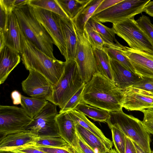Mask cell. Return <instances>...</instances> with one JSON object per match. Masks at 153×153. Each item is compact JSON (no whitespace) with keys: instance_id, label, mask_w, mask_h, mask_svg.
<instances>
[{"instance_id":"32","label":"cell","mask_w":153,"mask_h":153,"mask_svg":"<svg viewBox=\"0 0 153 153\" xmlns=\"http://www.w3.org/2000/svg\"><path fill=\"white\" fill-rule=\"evenodd\" d=\"M84 31L92 48L102 50L105 42L88 22L85 26Z\"/></svg>"},{"instance_id":"24","label":"cell","mask_w":153,"mask_h":153,"mask_svg":"<svg viewBox=\"0 0 153 153\" xmlns=\"http://www.w3.org/2000/svg\"><path fill=\"white\" fill-rule=\"evenodd\" d=\"M76 131L96 153H105L109 151L105 144L90 131L79 124L76 125Z\"/></svg>"},{"instance_id":"54","label":"cell","mask_w":153,"mask_h":153,"mask_svg":"<svg viewBox=\"0 0 153 153\" xmlns=\"http://www.w3.org/2000/svg\"><path fill=\"white\" fill-rule=\"evenodd\" d=\"M105 153H110L109 151H107Z\"/></svg>"},{"instance_id":"48","label":"cell","mask_w":153,"mask_h":153,"mask_svg":"<svg viewBox=\"0 0 153 153\" xmlns=\"http://www.w3.org/2000/svg\"><path fill=\"white\" fill-rule=\"evenodd\" d=\"M5 45H6L3 32L0 31V50H1Z\"/></svg>"},{"instance_id":"23","label":"cell","mask_w":153,"mask_h":153,"mask_svg":"<svg viewBox=\"0 0 153 153\" xmlns=\"http://www.w3.org/2000/svg\"><path fill=\"white\" fill-rule=\"evenodd\" d=\"M91 0H56L68 18L73 20Z\"/></svg>"},{"instance_id":"51","label":"cell","mask_w":153,"mask_h":153,"mask_svg":"<svg viewBox=\"0 0 153 153\" xmlns=\"http://www.w3.org/2000/svg\"><path fill=\"white\" fill-rule=\"evenodd\" d=\"M0 153H17L10 151H0Z\"/></svg>"},{"instance_id":"34","label":"cell","mask_w":153,"mask_h":153,"mask_svg":"<svg viewBox=\"0 0 153 153\" xmlns=\"http://www.w3.org/2000/svg\"><path fill=\"white\" fill-rule=\"evenodd\" d=\"M137 24L153 45V25L150 18L142 15L136 20Z\"/></svg>"},{"instance_id":"26","label":"cell","mask_w":153,"mask_h":153,"mask_svg":"<svg viewBox=\"0 0 153 153\" xmlns=\"http://www.w3.org/2000/svg\"><path fill=\"white\" fill-rule=\"evenodd\" d=\"M115 42L114 44L111 45L105 43L102 50L106 53L110 59L118 62L132 72L135 74L129 59L122 53L117 43L115 41Z\"/></svg>"},{"instance_id":"14","label":"cell","mask_w":153,"mask_h":153,"mask_svg":"<svg viewBox=\"0 0 153 153\" xmlns=\"http://www.w3.org/2000/svg\"><path fill=\"white\" fill-rule=\"evenodd\" d=\"M40 137L29 130L0 138V151H14L36 146Z\"/></svg>"},{"instance_id":"13","label":"cell","mask_w":153,"mask_h":153,"mask_svg":"<svg viewBox=\"0 0 153 153\" xmlns=\"http://www.w3.org/2000/svg\"><path fill=\"white\" fill-rule=\"evenodd\" d=\"M116 42L122 53L129 59L136 74L141 77L153 78V56L123 46L117 40Z\"/></svg>"},{"instance_id":"21","label":"cell","mask_w":153,"mask_h":153,"mask_svg":"<svg viewBox=\"0 0 153 153\" xmlns=\"http://www.w3.org/2000/svg\"><path fill=\"white\" fill-rule=\"evenodd\" d=\"M76 125L79 124L91 131L105 144L109 150L112 149V142L104 135L102 131L81 112L75 109L68 111Z\"/></svg>"},{"instance_id":"44","label":"cell","mask_w":153,"mask_h":153,"mask_svg":"<svg viewBox=\"0 0 153 153\" xmlns=\"http://www.w3.org/2000/svg\"><path fill=\"white\" fill-rule=\"evenodd\" d=\"M11 97L14 105H22V95L18 91L14 90L11 94Z\"/></svg>"},{"instance_id":"49","label":"cell","mask_w":153,"mask_h":153,"mask_svg":"<svg viewBox=\"0 0 153 153\" xmlns=\"http://www.w3.org/2000/svg\"><path fill=\"white\" fill-rule=\"evenodd\" d=\"M133 142L137 153H145L144 151L137 144Z\"/></svg>"},{"instance_id":"43","label":"cell","mask_w":153,"mask_h":153,"mask_svg":"<svg viewBox=\"0 0 153 153\" xmlns=\"http://www.w3.org/2000/svg\"><path fill=\"white\" fill-rule=\"evenodd\" d=\"M125 153H137L133 142L126 136Z\"/></svg>"},{"instance_id":"8","label":"cell","mask_w":153,"mask_h":153,"mask_svg":"<svg viewBox=\"0 0 153 153\" xmlns=\"http://www.w3.org/2000/svg\"><path fill=\"white\" fill-rule=\"evenodd\" d=\"M32 120L22 107L0 105V138L26 130Z\"/></svg>"},{"instance_id":"55","label":"cell","mask_w":153,"mask_h":153,"mask_svg":"<svg viewBox=\"0 0 153 153\" xmlns=\"http://www.w3.org/2000/svg\"><path fill=\"white\" fill-rule=\"evenodd\" d=\"M152 153H153V152H152Z\"/></svg>"},{"instance_id":"25","label":"cell","mask_w":153,"mask_h":153,"mask_svg":"<svg viewBox=\"0 0 153 153\" xmlns=\"http://www.w3.org/2000/svg\"><path fill=\"white\" fill-rule=\"evenodd\" d=\"M75 109L95 121L107 123L109 117L108 111L88 105L84 102H81Z\"/></svg>"},{"instance_id":"50","label":"cell","mask_w":153,"mask_h":153,"mask_svg":"<svg viewBox=\"0 0 153 153\" xmlns=\"http://www.w3.org/2000/svg\"><path fill=\"white\" fill-rule=\"evenodd\" d=\"M145 109L153 112V104H152L150 107Z\"/></svg>"},{"instance_id":"47","label":"cell","mask_w":153,"mask_h":153,"mask_svg":"<svg viewBox=\"0 0 153 153\" xmlns=\"http://www.w3.org/2000/svg\"><path fill=\"white\" fill-rule=\"evenodd\" d=\"M19 150L26 153H47L45 152L37 149L33 147L26 148Z\"/></svg>"},{"instance_id":"2","label":"cell","mask_w":153,"mask_h":153,"mask_svg":"<svg viewBox=\"0 0 153 153\" xmlns=\"http://www.w3.org/2000/svg\"><path fill=\"white\" fill-rule=\"evenodd\" d=\"M21 33L22 52L20 54L25 68L40 73L54 86L63 74L66 62L48 56L27 40L21 31Z\"/></svg>"},{"instance_id":"1","label":"cell","mask_w":153,"mask_h":153,"mask_svg":"<svg viewBox=\"0 0 153 153\" xmlns=\"http://www.w3.org/2000/svg\"><path fill=\"white\" fill-rule=\"evenodd\" d=\"M123 97V91L98 72L85 84L82 102L109 112L122 110Z\"/></svg>"},{"instance_id":"19","label":"cell","mask_w":153,"mask_h":153,"mask_svg":"<svg viewBox=\"0 0 153 153\" xmlns=\"http://www.w3.org/2000/svg\"><path fill=\"white\" fill-rule=\"evenodd\" d=\"M20 54L5 45L0 50V84L3 83L20 62Z\"/></svg>"},{"instance_id":"9","label":"cell","mask_w":153,"mask_h":153,"mask_svg":"<svg viewBox=\"0 0 153 153\" xmlns=\"http://www.w3.org/2000/svg\"><path fill=\"white\" fill-rule=\"evenodd\" d=\"M76 30L78 39V45L75 60L81 78L85 84L98 71L92 48L85 31L84 32H80Z\"/></svg>"},{"instance_id":"6","label":"cell","mask_w":153,"mask_h":153,"mask_svg":"<svg viewBox=\"0 0 153 153\" xmlns=\"http://www.w3.org/2000/svg\"><path fill=\"white\" fill-rule=\"evenodd\" d=\"M115 33L123 39L130 48L146 52H153V45L139 27L134 17L113 24Z\"/></svg>"},{"instance_id":"42","label":"cell","mask_w":153,"mask_h":153,"mask_svg":"<svg viewBox=\"0 0 153 153\" xmlns=\"http://www.w3.org/2000/svg\"><path fill=\"white\" fill-rule=\"evenodd\" d=\"M0 31H3L7 22L8 15L4 9L0 6Z\"/></svg>"},{"instance_id":"29","label":"cell","mask_w":153,"mask_h":153,"mask_svg":"<svg viewBox=\"0 0 153 153\" xmlns=\"http://www.w3.org/2000/svg\"><path fill=\"white\" fill-rule=\"evenodd\" d=\"M88 22L93 29L97 32L105 43L114 44L116 40L112 28L108 27L91 17Z\"/></svg>"},{"instance_id":"27","label":"cell","mask_w":153,"mask_h":153,"mask_svg":"<svg viewBox=\"0 0 153 153\" xmlns=\"http://www.w3.org/2000/svg\"><path fill=\"white\" fill-rule=\"evenodd\" d=\"M92 49L98 71L114 83L108 55L103 50Z\"/></svg>"},{"instance_id":"18","label":"cell","mask_w":153,"mask_h":153,"mask_svg":"<svg viewBox=\"0 0 153 153\" xmlns=\"http://www.w3.org/2000/svg\"><path fill=\"white\" fill-rule=\"evenodd\" d=\"M61 26L67 53L66 61L75 60L77 51L78 39L75 26L68 18L60 16Z\"/></svg>"},{"instance_id":"4","label":"cell","mask_w":153,"mask_h":153,"mask_svg":"<svg viewBox=\"0 0 153 153\" xmlns=\"http://www.w3.org/2000/svg\"><path fill=\"white\" fill-rule=\"evenodd\" d=\"M109 113L107 122L109 127H113L120 129L145 153H152L150 134L146 130L142 121L122 110L109 112Z\"/></svg>"},{"instance_id":"7","label":"cell","mask_w":153,"mask_h":153,"mask_svg":"<svg viewBox=\"0 0 153 153\" xmlns=\"http://www.w3.org/2000/svg\"><path fill=\"white\" fill-rule=\"evenodd\" d=\"M150 1L123 0L105 10L93 14L91 17L100 22L116 23L142 13Z\"/></svg>"},{"instance_id":"16","label":"cell","mask_w":153,"mask_h":153,"mask_svg":"<svg viewBox=\"0 0 153 153\" xmlns=\"http://www.w3.org/2000/svg\"><path fill=\"white\" fill-rule=\"evenodd\" d=\"M110 62L114 83L123 91L132 87L141 79L118 62L110 59Z\"/></svg>"},{"instance_id":"46","label":"cell","mask_w":153,"mask_h":153,"mask_svg":"<svg viewBox=\"0 0 153 153\" xmlns=\"http://www.w3.org/2000/svg\"><path fill=\"white\" fill-rule=\"evenodd\" d=\"M29 0H14L13 4L15 8H21L28 4Z\"/></svg>"},{"instance_id":"35","label":"cell","mask_w":153,"mask_h":153,"mask_svg":"<svg viewBox=\"0 0 153 153\" xmlns=\"http://www.w3.org/2000/svg\"><path fill=\"white\" fill-rule=\"evenodd\" d=\"M71 146L74 153H96L77 131L76 138Z\"/></svg>"},{"instance_id":"31","label":"cell","mask_w":153,"mask_h":153,"mask_svg":"<svg viewBox=\"0 0 153 153\" xmlns=\"http://www.w3.org/2000/svg\"><path fill=\"white\" fill-rule=\"evenodd\" d=\"M36 146L65 148L71 146L60 136H46L40 137Z\"/></svg>"},{"instance_id":"41","label":"cell","mask_w":153,"mask_h":153,"mask_svg":"<svg viewBox=\"0 0 153 153\" xmlns=\"http://www.w3.org/2000/svg\"><path fill=\"white\" fill-rule=\"evenodd\" d=\"M14 0H0V6L2 7L9 14L12 13L15 9L13 4Z\"/></svg>"},{"instance_id":"3","label":"cell","mask_w":153,"mask_h":153,"mask_svg":"<svg viewBox=\"0 0 153 153\" xmlns=\"http://www.w3.org/2000/svg\"><path fill=\"white\" fill-rule=\"evenodd\" d=\"M18 19L22 32L39 50L50 57L53 54V41L43 26L36 18L33 7L27 4L13 11Z\"/></svg>"},{"instance_id":"30","label":"cell","mask_w":153,"mask_h":153,"mask_svg":"<svg viewBox=\"0 0 153 153\" xmlns=\"http://www.w3.org/2000/svg\"><path fill=\"white\" fill-rule=\"evenodd\" d=\"M28 4L32 7H39L51 11L61 17L68 18L56 0H29Z\"/></svg>"},{"instance_id":"53","label":"cell","mask_w":153,"mask_h":153,"mask_svg":"<svg viewBox=\"0 0 153 153\" xmlns=\"http://www.w3.org/2000/svg\"><path fill=\"white\" fill-rule=\"evenodd\" d=\"M149 54L152 55L153 56V52H147Z\"/></svg>"},{"instance_id":"37","label":"cell","mask_w":153,"mask_h":153,"mask_svg":"<svg viewBox=\"0 0 153 153\" xmlns=\"http://www.w3.org/2000/svg\"><path fill=\"white\" fill-rule=\"evenodd\" d=\"M140 111L144 115L142 122L145 128L149 134L153 135V112L145 109Z\"/></svg>"},{"instance_id":"52","label":"cell","mask_w":153,"mask_h":153,"mask_svg":"<svg viewBox=\"0 0 153 153\" xmlns=\"http://www.w3.org/2000/svg\"><path fill=\"white\" fill-rule=\"evenodd\" d=\"M109 151L110 153H118L114 149H110Z\"/></svg>"},{"instance_id":"17","label":"cell","mask_w":153,"mask_h":153,"mask_svg":"<svg viewBox=\"0 0 153 153\" xmlns=\"http://www.w3.org/2000/svg\"><path fill=\"white\" fill-rule=\"evenodd\" d=\"M21 31L17 17L13 12L8 15L3 32L6 45L20 54L22 52Z\"/></svg>"},{"instance_id":"11","label":"cell","mask_w":153,"mask_h":153,"mask_svg":"<svg viewBox=\"0 0 153 153\" xmlns=\"http://www.w3.org/2000/svg\"><path fill=\"white\" fill-rule=\"evenodd\" d=\"M32 7V6H31ZM37 20L45 28L65 60L67 58L66 47L60 22V16L41 8L32 7Z\"/></svg>"},{"instance_id":"22","label":"cell","mask_w":153,"mask_h":153,"mask_svg":"<svg viewBox=\"0 0 153 153\" xmlns=\"http://www.w3.org/2000/svg\"><path fill=\"white\" fill-rule=\"evenodd\" d=\"M103 1L91 0L76 17L71 20L76 30L80 32H84L86 24Z\"/></svg>"},{"instance_id":"39","label":"cell","mask_w":153,"mask_h":153,"mask_svg":"<svg viewBox=\"0 0 153 153\" xmlns=\"http://www.w3.org/2000/svg\"><path fill=\"white\" fill-rule=\"evenodd\" d=\"M33 147L37 149L47 153H74L71 146L65 148H57L36 146Z\"/></svg>"},{"instance_id":"12","label":"cell","mask_w":153,"mask_h":153,"mask_svg":"<svg viewBox=\"0 0 153 153\" xmlns=\"http://www.w3.org/2000/svg\"><path fill=\"white\" fill-rule=\"evenodd\" d=\"M29 71L28 76L22 82L23 91L31 97L48 101L52 95L53 85L39 72Z\"/></svg>"},{"instance_id":"20","label":"cell","mask_w":153,"mask_h":153,"mask_svg":"<svg viewBox=\"0 0 153 153\" xmlns=\"http://www.w3.org/2000/svg\"><path fill=\"white\" fill-rule=\"evenodd\" d=\"M56 120L60 136L71 146L76 138V125L68 111L59 112Z\"/></svg>"},{"instance_id":"15","label":"cell","mask_w":153,"mask_h":153,"mask_svg":"<svg viewBox=\"0 0 153 153\" xmlns=\"http://www.w3.org/2000/svg\"><path fill=\"white\" fill-rule=\"evenodd\" d=\"M123 108L128 111H139L150 107L153 104V94L133 87L123 91Z\"/></svg>"},{"instance_id":"40","label":"cell","mask_w":153,"mask_h":153,"mask_svg":"<svg viewBox=\"0 0 153 153\" xmlns=\"http://www.w3.org/2000/svg\"><path fill=\"white\" fill-rule=\"evenodd\" d=\"M122 1L123 0H103L97 9L93 14L105 10Z\"/></svg>"},{"instance_id":"33","label":"cell","mask_w":153,"mask_h":153,"mask_svg":"<svg viewBox=\"0 0 153 153\" xmlns=\"http://www.w3.org/2000/svg\"><path fill=\"white\" fill-rule=\"evenodd\" d=\"M111 133L112 143L118 153H125L126 136L120 129L113 127H109Z\"/></svg>"},{"instance_id":"10","label":"cell","mask_w":153,"mask_h":153,"mask_svg":"<svg viewBox=\"0 0 153 153\" xmlns=\"http://www.w3.org/2000/svg\"><path fill=\"white\" fill-rule=\"evenodd\" d=\"M58 113L56 105L48 101L33 119L26 130L39 137L60 136L56 120Z\"/></svg>"},{"instance_id":"28","label":"cell","mask_w":153,"mask_h":153,"mask_svg":"<svg viewBox=\"0 0 153 153\" xmlns=\"http://www.w3.org/2000/svg\"><path fill=\"white\" fill-rule=\"evenodd\" d=\"M48 101L22 95V108L33 119L42 110Z\"/></svg>"},{"instance_id":"45","label":"cell","mask_w":153,"mask_h":153,"mask_svg":"<svg viewBox=\"0 0 153 153\" xmlns=\"http://www.w3.org/2000/svg\"><path fill=\"white\" fill-rule=\"evenodd\" d=\"M143 12L150 16L153 17V1H149L145 6Z\"/></svg>"},{"instance_id":"5","label":"cell","mask_w":153,"mask_h":153,"mask_svg":"<svg viewBox=\"0 0 153 153\" xmlns=\"http://www.w3.org/2000/svg\"><path fill=\"white\" fill-rule=\"evenodd\" d=\"M63 74L60 79L53 86L52 95L48 101L61 109L85 83L79 72L75 60L65 61Z\"/></svg>"},{"instance_id":"38","label":"cell","mask_w":153,"mask_h":153,"mask_svg":"<svg viewBox=\"0 0 153 153\" xmlns=\"http://www.w3.org/2000/svg\"><path fill=\"white\" fill-rule=\"evenodd\" d=\"M132 87L150 91L153 94V78L142 77Z\"/></svg>"},{"instance_id":"36","label":"cell","mask_w":153,"mask_h":153,"mask_svg":"<svg viewBox=\"0 0 153 153\" xmlns=\"http://www.w3.org/2000/svg\"><path fill=\"white\" fill-rule=\"evenodd\" d=\"M85 84L82 86L71 98L65 106L61 109L59 112L68 111L75 109L82 102L83 93Z\"/></svg>"}]
</instances>
